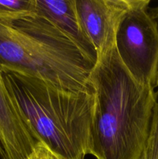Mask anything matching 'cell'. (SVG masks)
<instances>
[{
    "label": "cell",
    "instance_id": "cell-12",
    "mask_svg": "<svg viewBox=\"0 0 158 159\" xmlns=\"http://www.w3.org/2000/svg\"><path fill=\"white\" fill-rule=\"evenodd\" d=\"M155 87H158V65L157 68H156V78H155Z\"/></svg>",
    "mask_w": 158,
    "mask_h": 159
},
{
    "label": "cell",
    "instance_id": "cell-2",
    "mask_svg": "<svg viewBox=\"0 0 158 159\" xmlns=\"http://www.w3.org/2000/svg\"><path fill=\"white\" fill-rule=\"evenodd\" d=\"M2 72L17 112L36 141L59 159H85L89 152L94 91H69L37 78Z\"/></svg>",
    "mask_w": 158,
    "mask_h": 159
},
{
    "label": "cell",
    "instance_id": "cell-3",
    "mask_svg": "<svg viewBox=\"0 0 158 159\" xmlns=\"http://www.w3.org/2000/svg\"><path fill=\"white\" fill-rule=\"evenodd\" d=\"M94 64L45 17L0 20V69L37 78L72 92H93Z\"/></svg>",
    "mask_w": 158,
    "mask_h": 159
},
{
    "label": "cell",
    "instance_id": "cell-9",
    "mask_svg": "<svg viewBox=\"0 0 158 159\" xmlns=\"http://www.w3.org/2000/svg\"><path fill=\"white\" fill-rule=\"evenodd\" d=\"M138 159H158V102L153 109L148 137Z\"/></svg>",
    "mask_w": 158,
    "mask_h": 159
},
{
    "label": "cell",
    "instance_id": "cell-8",
    "mask_svg": "<svg viewBox=\"0 0 158 159\" xmlns=\"http://www.w3.org/2000/svg\"><path fill=\"white\" fill-rule=\"evenodd\" d=\"M36 14V0H0V20L12 22Z\"/></svg>",
    "mask_w": 158,
    "mask_h": 159
},
{
    "label": "cell",
    "instance_id": "cell-4",
    "mask_svg": "<svg viewBox=\"0 0 158 159\" xmlns=\"http://www.w3.org/2000/svg\"><path fill=\"white\" fill-rule=\"evenodd\" d=\"M150 3V0H137L126 12L118 28L115 46L133 79L141 85L154 86L158 65V30L148 13Z\"/></svg>",
    "mask_w": 158,
    "mask_h": 159
},
{
    "label": "cell",
    "instance_id": "cell-7",
    "mask_svg": "<svg viewBox=\"0 0 158 159\" xmlns=\"http://www.w3.org/2000/svg\"><path fill=\"white\" fill-rule=\"evenodd\" d=\"M37 13L45 17L77 46L88 61L95 65V48L84 32L76 11L75 0H36Z\"/></svg>",
    "mask_w": 158,
    "mask_h": 159
},
{
    "label": "cell",
    "instance_id": "cell-5",
    "mask_svg": "<svg viewBox=\"0 0 158 159\" xmlns=\"http://www.w3.org/2000/svg\"><path fill=\"white\" fill-rule=\"evenodd\" d=\"M137 0H75L76 11L84 32L98 57L115 47L118 28Z\"/></svg>",
    "mask_w": 158,
    "mask_h": 159
},
{
    "label": "cell",
    "instance_id": "cell-13",
    "mask_svg": "<svg viewBox=\"0 0 158 159\" xmlns=\"http://www.w3.org/2000/svg\"><path fill=\"white\" fill-rule=\"evenodd\" d=\"M0 156H1V158H2V156H3V152H2V148L1 144H0Z\"/></svg>",
    "mask_w": 158,
    "mask_h": 159
},
{
    "label": "cell",
    "instance_id": "cell-6",
    "mask_svg": "<svg viewBox=\"0 0 158 159\" xmlns=\"http://www.w3.org/2000/svg\"><path fill=\"white\" fill-rule=\"evenodd\" d=\"M37 144L17 112L0 69V144L2 159H27Z\"/></svg>",
    "mask_w": 158,
    "mask_h": 159
},
{
    "label": "cell",
    "instance_id": "cell-10",
    "mask_svg": "<svg viewBox=\"0 0 158 159\" xmlns=\"http://www.w3.org/2000/svg\"><path fill=\"white\" fill-rule=\"evenodd\" d=\"M27 159H59L43 143L37 142Z\"/></svg>",
    "mask_w": 158,
    "mask_h": 159
},
{
    "label": "cell",
    "instance_id": "cell-1",
    "mask_svg": "<svg viewBox=\"0 0 158 159\" xmlns=\"http://www.w3.org/2000/svg\"><path fill=\"white\" fill-rule=\"evenodd\" d=\"M88 82L94 95L88 155L96 159H138L157 102L155 87L133 79L116 46L98 57Z\"/></svg>",
    "mask_w": 158,
    "mask_h": 159
},
{
    "label": "cell",
    "instance_id": "cell-11",
    "mask_svg": "<svg viewBox=\"0 0 158 159\" xmlns=\"http://www.w3.org/2000/svg\"><path fill=\"white\" fill-rule=\"evenodd\" d=\"M148 13L152 18V20L154 21L155 24H156L158 30V6H155V7L151 8L149 7Z\"/></svg>",
    "mask_w": 158,
    "mask_h": 159
}]
</instances>
